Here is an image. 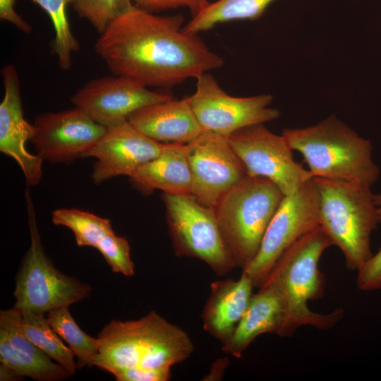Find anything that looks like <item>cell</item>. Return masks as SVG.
I'll list each match as a JSON object with an SVG mask.
<instances>
[{
    "label": "cell",
    "mask_w": 381,
    "mask_h": 381,
    "mask_svg": "<svg viewBox=\"0 0 381 381\" xmlns=\"http://www.w3.org/2000/svg\"><path fill=\"white\" fill-rule=\"evenodd\" d=\"M183 23L181 15L135 6L101 33L94 48L114 75L147 87H171L222 66L223 59L198 35L184 32Z\"/></svg>",
    "instance_id": "6da1fadb"
},
{
    "label": "cell",
    "mask_w": 381,
    "mask_h": 381,
    "mask_svg": "<svg viewBox=\"0 0 381 381\" xmlns=\"http://www.w3.org/2000/svg\"><path fill=\"white\" fill-rule=\"evenodd\" d=\"M97 339L94 366L113 375L129 368H171L194 351L187 332L155 310L138 320H113Z\"/></svg>",
    "instance_id": "7a4b0ae2"
},
{
    "label": "cell",
    "mask_w": 381,
    "mask_h": 381,
    "mask_svg": "<svg viewBox=\"0 0 381 381\" xmlns=\"http://www.w3.org/2000/svg\"><path fill=\"white\" fill-rule=\"evenodd\" d=\"M332 245L329 236L318 226L281 255L262 284L274 289L283 303L286 315L283 337L291 336L303 325L330 329L342 318L341 308L320 314L312 311L307 303L323 295L325 279L318 269V261Z\"/></svg>",
    "instance_id": "3957f363"
},
{
    "label": "cell",
    "mask_w": 381,
    "mask_h": 381,
    "mask_svg": "<svg viewBox=\"0 0 381 381\" xmlns=\"http://www.w3.org/2000/svg\"><path fill=\"white\" fill-rule=\"evenodd\" d=\"M282 135L292 150L299 152L313 178L361 183L378 180L370 140L361 137L334 114L316 125L285 128Z\"/></svg>",
    "instance_id": "277c9868"
},
{
    "label": "cell",
    "mask_w": 381,
    "mask_h": 381,
    "mask_svg": "<svg viewBox=\"0 0 381 381\" xmlns=\"http://www.w3.org/2000/svg\"><path fill=\"white\" fill-rule=\"evenodd\" d=\"M319 193L320 226L358 270L373 255L370 236L381 223L375 193L367 185L313 177Z\"/></svg>",
    "instance_id": "5b68a950"
},
{
    "label": "cell",
    "mask_w": 381,
    "mask_h": 381,
    "mask_svg": "<svg viewBox=\"0 0 381 381\" xmlns=\"http://www.w3.org/2000/svg\"><path fill=\"white\" fill-rule=\"evenodd\" d=\"M284 197L268 179L248 176L218 202L217 220L236 267L243 270L255 257Z\"/></svg>",
    "instance_id": "8992f818"
},
{
    "label": "cell",
    "mask_w": 381,
    "mask_h": 381,
    "mask_svg": "<svg viewBox=\"0 0 381 381\" xmlns=\"http://www.w3.org/2000/svg\"><path fill=\"white\" fill-rule=\"evenodd\" d=\"M30 246L16 278L13 308L20 313L49 311L87 298L91 286L59 271L46 254L38 231L35 212L28 188L25 191Z\"/></svg>",
    "instance_id": "52a82bcc"
},
{
    "label": "cell",
    "mask_w": 381,
    "mask_h": 381,
    "mask_svg": "<svg viewBox=\"0 0 381 381\" xmlns=\"http://www.w3.org/2000/svg\"><path fill=\"white\" fill-rule=\"evenodd\" d=\"M162 198L176 255L202 260L219 276L236 267L222 237L214 207L192 193H163Z\"/></svg>",
    "instance_id": "ba28073f"
},
{
    "label": "cell",
    "mask_w": 381,
    "mask_h": 381,
    "mask_svg": "<svg viewBox=\"0 0 381 381\" xmlns=\"http://www.w3.org/2000/svg\"><path fill=\"white\" fill-rule=\"evenodd\" d=\"M318 226L319 193L312 178L294 193L285 195L265 231L257 255L242 274L255 287H260L281 255Z\"/></svg>",
    "instance_id": "9c48e42d"
},
{
    "label": "cell",
    "mask_w": 381,
    "mask_h": 381,
    "mask_svg": "<svg viewBox=\"0 0 381 381\" xmlns=\"http://www.w3.org/2000/svg\"><path fill=\"white\" fill-rule=\"evenodd\" d=\"M227 138L248 176L268 179L284 195L294 193L313 178L295 161L284 136L269 131L264 123L242 128Z\"/></svg>",
    "instance_id": "30bf717a"
},
{
    "label": "cell",
    "mask_w": 381,
    "mask_h": 381,
    "mask_svg": "<svg viewBox=\"0 0 381 381\" xmlns=\"http://www.w3.org/2000/svg\"><path fill=\"white\" fill-rule=\"evenodd\" d=\"M195 79V92L188 99L203 130L228 137L242 128L265 123L279 116V111L270 107L273 97L269 94L233 97L208 73Z\"/></svg>",
    "instance_id": "8fae6325"
},
{
    "label": "cell",
    "mask_w": 381,
    "mask_h": 381,
    "mask_svg": "<svg viewBox=\"0 0 381 381\" xmlns=\"http://www.w3.org/2000/svg\"><path fill=\"white\" fill-rule=\"evenodd\" d=\"M192 179V194L215 207L220 199L248 176L228 138L203 130L185 144Z\"/></svg>",
    "instance_id": "7c38bea8"
},
{
    "label": "cell",
    "mask_w": 381,
    "mask_h": 381,
    "mask_svg": "<svg viewBox=\"0 0 381 381\" xmlns=\"http://www.w3.org/2000/svg\"><path fill=\"white\" fill-rule=\"evenodd\" d=\"M32 140L43 160L71 164L90 150L105 134L107 128L75 107L37 116Z\"/></svg>",
    "instance_id": "4fadbf2b"
},
{
    "label": "cell",
    "mask_w": 381,
    "mask_h": 381,
    "mask_svg": "<svg viewBox=\"0 0 381 381\" xmlns=\"http://www.w3.org/2000/svg\"><path fill=\"white\" fill-rule=\"evenodd\" d=\"M172 98L168 93L152 91L134 80L114 75L89 81L71 101L95 121L109 128L128 120L140 108Z\"/></svg>",
    "instance_id": "5bb4252c"
},
{
    "label": "cell",
    "mask_w": 381,
    "mask_h": 381,
    "mask_svg": "<svg viewBox=\"0 0 381 381\" xmlns=\"http://www.w3.org/2000/svg\"><path fill=\"white\" fill-rule=\"evenodd\" d=\"M162 146L163 143L145 136L126 120L107 128L105 134L83 157L96 159L91 179L99 185L115 176H131L141 165L155 158Z\"/></svg>",
    "instance_id": "9a60e30c"
},
{
    "label": "cell",
    "mask_w": 381,
    "mask_h": 381,
    "mask_svg": "<svg viewBox=\"0 0 381 381\" xmlns=\"http://www.w3.org/2000/svg\"><path fill=\"white\" fill-rule=\"evenodd\" d=\"M4 96L0 104V151L19 165L28 186L40 183L43 159L26 149V143L35 134L33 124L23 116L20 80L16 67L6 65L1 70Z\"/></svg>",
    "instance_id": "2e32d148"
},
{
    "label": "cell",
    "mask_w": 381,
    "mask_h": 381,
    "mask_svg": "<svg viewBox=\"0 0 381 381\" xmlns=\"http://www.w3.org/2000/svg\"><path fill=\"white\" fill-rule=\"evenodd\" d=\"M21 313L0 311V363L17 375L38 381H61L71 374L33 344L20 327Z\"/></svg>",
    "instance_id": "e0dca14e"
},
{
    "label": "cell",
    "mask_w": 381,
    "mask_h": 381,
    "mask_svg": "<svg viewBox=\"0 0 381 381\" xmlns=\"http://www.w3.org/2000/svg\"><path fill=\"white\" fill-rule=\"evenodd\" d=\"M128 121L143 135L161 143L186 144L203 131L188 97L147 105L132 113Z\"/></svg>",
    "instance_id": "ac0fdd59"
},
{
    "label": "cell",
    "mask_w": 381,
    "mask_h": 381,
    "mask_svg": "<svg viewBox=\"0 0 381 381\" xmlns=\"http://www.w3.org/2000/svg\"><path fill=\"white\" fill-rule=\"evenodd\" d=\"M254 287L243 274L238 280L212 282L201 315L204 330L221 344L226 341L246 312Z\"/></svg>",
    "instance_id": "d6986e66"
},
{
    "label": "cell",
    "mask_w": 381,
    "mask_h": 381,
    "mask_svg": "<svg viewBox=\"0 0 381 381\" xmlns=\"http://www.w3.org/2000/svg\"><path fill=\"white\" fill-rule=\"evenodd\" d=\"M253 294L248 308L231 337L222 344V351L240 358L246 349L259 335L265 333L284 336L285 311L278 294L262 285Z\"/></svg>",
    "instance_id": "ffe728a7"
},
{
    "label": "cell",
    "mask_w": 381,
    "mask_h": 381,
    "mask_svg": "<svg viewBox=\"0 0 381 381\" xmlns=\"http://www.w3.org/2000/svg\"><path fill=\"white\" fill-rule=\"evenodd\" d=\"M144 195L155 190L169 194L192 193L193 179L185 144L163 143L160 153L129 176Z\"/></svg>",
    "instance_id": "44dd1931"
},
{
    "label": "cell",
    "mask_w": 381,
    "mask_h": 381,
    "mask_svg": "<svg viewBox=\"0 0 381 381\" xmlns=\"http://www.w3.org/2000/svg\"><path fill=\"white\" fill-rule=\"evenodd\" d=\"M274 0H217L209 3L193 16L183 30L186 34L198 35L219 23L232 20H255L260 17Z\"/></svg>",
    "instance_id": "7402d4cb"
},
{
    "label": "cell",
    "mask_w": 381,
    "mask_h": 381,
    "mask_svg": "<svg viewBox=\"0 0 381 381\" xmlns=\"http://www.w3.org/2000/svg\"><path fill=\"white\" fill-rule=\"evenodd\" d=\"M20 327L24 334L52 359L71 375L76 373L75 354L50 326L45 313H21Z\"/></svg>",
    "instance_id": "603a6c76"
},
{
    "label": "cell",
    "mask_w": 381,
    "mask_h": 381,
    "mask_svg": "<svg viewBox=\"0 0 381 381\" xmlns=\"http://www.w3.org/2000/svg\"><path fill=\"white\" fill-rule=\"evenodd\" d=\"M47 318L53 330L68 344L77 357L78 368L94 366L99 351V339L80 328L70 313L68 306L49 311Z\"/></svg>",
    "instance_id": "cb8c5ba5"
},
{
    "label": "cell",
    "mask_w": 381,
    "mask_h": 381,
    "mask_svg": "<svg viewBox=\"0 0 381 381\" xmlns=\"http://www.w3.org/2000/svg\"><path fill=\"white\" fill-rule=\"evenodd\" d=\"M52 220L55 225L70 229L78 246L97 248L106 236L114 232L110 219L75 208L55 210Z\"/></svg>",
    "instance_id": "d4e9b609"
},
{
    "label": "cell",
    "mask_w": 381,
    "mask_h": 381,
    "mask_svg": "<svg viewBox=\"0 0 381 381\" xmlns=\"http://www.w3.org/2000/svg\"><path fill=\"white\" fill-rule=\"evenodd\" d=\"M49 15L54 31L52 51L59 67L65 71L72 65V54L80 49L78 41L73 35L67 18V6L72 0H32Z\"/></svg>",
    "instance_id": "484cf974"
},
{
    "label": "cell",
    "mask_w": 381,
    "mask_h": 381,
    "mask_svg": "<svg viewBox=\"0 0 381 381\" xmlns=\"http://www.w3.org/2000/svg\"><path fill=\"white\" fill-rule=\"evenodd\" d=\"M131 0H72L79 16L87 20L100 34L118 18L133 9Z\"/></svg>",
    "instance_id": "4316f807"
},
{
    "label": "cell",
    "mask_w": 381,
    "mask_h": 381,
    "mask_svg": "<svg viewBox=\"0 0 381 381\" xmlns=\"http://www.w3.org/2000/svg\"><path fill=\"white\" fill-rule=\"evenodd\" d=\"M97 249L102 255L112 272L131 277L135 274V265L131 258V247L123 236L110 233L101 241Z\"/></svg>",
    "instance_id": "83f0119b"
},
{
    "label": "cell",
    "mask_w": 381,
    "mask_h": 381,
    "mask_svg": "<svg viewBox=\"0 0 381 381\" xmlns=\"http://www.w3.org/2000/svg\"><path fill=\"white\" fill-rule=\"evenodd\" d=\"M381 221V193L375 194ZM356 285L360 290H381V248L373 255L358 270Z\"/></svg>",
    "instance_id": "f1b7e54d"
},
{
    "label": "cell",
    "mask_w": 381,
    "mask_h": 381,
    "mask_svg": "<svg viewBox=\"0 0 381 381\" xmlns=\"http://www.w3.org/2000/svg\"><path fill=\"white\" fill-rule=\"evenodd\" d=\"M135 6L148 12H157L168 9L186 7L192 16L202 11L210 2L207 0H131Z\"/></svg>",
    "instance_id": "f546056e"
},
{
    "label": "cell",
    "mask_w": 381,
    "mask_h": 381,
    "mask_svg": "<svg viewBox=\"0 0 381 381\" xmlns=\"http://www.w3.org/2000/svg\"><path fill=\"white\" fill-rule=\"evenodd\" d=\"M114 376L117 381H168L171 377V368H129Z\"/></svg>",
    "instance_id": "4dcf8cb0"
},
{
    "label": "cell",
    "mask_w": 381,
    "mask_h": 381,
    "mask_svg": "<svg viewBox=\"0 0 381 381\" xmlns=\"http://www.w3.org/2000/svg\"><path fill=\"white\" fill-rule=\"evenodd\" d=\"M16 0H0V18L14 25L25 33L32 32V27L15 11Z\"/></svg>",
    "instance_id": "1f68e13d"
},
{
    "label": "cell",
    "mask_w": 381,
    "mask_h": 381,
    "mask_svg": "<svg viewBox=\"0 0 381 381\" xmlns=\"http://www.w3.org/2000/svg\"><path fill=\"white\" fill-rule=\"evenodd\" d=\"M23 377L17 375L9 368L1 363L0 365V380L1 381H16L20 380Z\"/></svg>",
    "instance_id": "d6a6232c"
},
{
    "label": "cell",
    "mask_w": 381,
    "mask_h": 381,
    "mask_svg": "<svg viewBox=\"0 0 381 381\" xmlns=\"http://www.w3.org/2000/svg\"><path fill=\"white\" fill-rule=\"evenodd\" d=\"M218 361V368L215 371H210V375L207 377V378H212L211 380H214V378H217L218 380V375L217 373H220L222 375V373L224 372L225 368H226V365L228 364V360L226 358H222L217 361Z\"/></svg>",
    "instance_id": "836d02e7"
}]
</instances>
